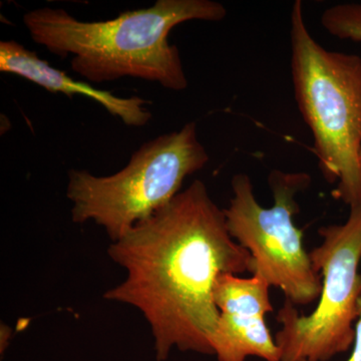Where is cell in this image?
Returning <instances> with one entry per match:
<instances>
[{
    "label": "cell",
    "mask_w": 361,
    "mask_h": 361,
    "mask_svg": "<svg viewBox=\"0 0 361 361\" xmlns=\"http://www.w3.org/2000/svg\"><path fill=\"white\" fill-rule=\"evenodd\" d=\"M108 253L128 275L104 297L141 311L159 361L173 348L213 355L211 338L220 315L216 280L224 273L255 271L250 252L232 238L224 209L201 180L113 242Z\"/></svg>",
    "instance_id": "cell-1"
},
{
    "label": "cell",
    "mask_w": 361,
    "mask_h": 361,
    "mask_svg": "<svg viewBox=\"0 0 361 361\" xmlns=\"http://www.w3.org/2000/svg\"><path fill=\"white\" fill-rule=\"evenodd\" d=\"M227 9L213 0H158L148 8L123 11L113 20L84 21L63 8L27 11L23 23L35 44L66 59L94 84L135 78L165 89H187L188 80L169 35L187 21H222Z\"/></svg>",
    "instance_id": "cell-2"
},
{
    "label": "cell",
    "mask_w": 361,
    "mask_h": 361,
    "mask_svg": "<svg viewBox=\"0 0 361 361\" xmlns=\"http://www.w3.org/2000/svg\"><path fill=\"white\" fill-rule=\"evenodd\" d=\"M291 75L294 96L314 139L319 168L334 197L361 204V58L330 51L308 32L302 2L291 11Z\"/></svg>",
    "instance_id": "cell-3"
},
{
    "label": "cell",
    "mask_w": 361,
    "mask_h": 361,
    "mask_svg": "<svg viewBox=\"0 0 361 361\" xmlns=\"http://www.w3.org/2000/svg\"><path fill=\"white\" fill-rule=\"evenodd\" d=\"M209 160L196 123H188L144 142L115 174L99 177L89 171L71 170L66 197L73 204L71 219L78 224L94 221L111 241H118L167 206L185 179Z\"/></svg>",
    "instance_id": "cell-4"
},
{
    "label": "cell",
    "mask_w": 361,
    "mask_h": 361,
    "mask_svg": "<svg viewBox=\"0 0 361 361\" xmlns=\"http://www.w3.org/2000/svg\"><path fill=\"white\" fill-rule=\"evenodd\" d=\"M322 244L310 252L322 286L317 307L300 314L285 299L274 338L280 361H329L353 345L361 299V204L351 206L341 225L322 227Z\"/></svg>",
    "instance_id": "cell-5"
},
{
    "label": "cell",
    "mask_w": 361,
    "mask_h": 361,
    "mask_svg": "<svg viewBox=\"0 0 361 361\" xmlns=\"http://www.w3.org/2000/svg\"><path fill=\"white\" fill-rule=\"evenodd\" d=\"M311 183L306 173L274 170L268 177L274 204L258 203L248 175L232 178L233 197L224 209L230 235L250 252L255 271L270 286L281 289L294 305H308L319 298L322 281L303 244V231L296 227L297 196Z\"/></svg>",
    "instance_id": "cell-6"
},
{
    "label": "cell",
    "mask_w": 361,
    "mask_h": 361,
    "mask_svg": "<svg viewBox=\"0 0 361 361\" xmlns=\"http://www.w3.org/2000/svg\"><path fill=\"white\" fill-rule=\"evenodd\" d=\"M270 287L257 272L250 278L231 273L217 278L214 301L220 315L211 348L218 360L245 361L256 356L266 361H280L279 348L265 322V315L274 310Z\"/></svg>",
    "instance_id": "cell-7"
},
{
    "label": "cell",
    "mask_w": 361,
    "mask_h": 361,
    "mask_svg": "<svg viewBox=\"0 0 361 361\" xmlns=\"http://www.w3.org/2000/svg\"><path fill=\"white\" fill-rule=\"evenodd\" d=\"M0 71L25 78L51 94L92 99L126 126L141 128L152 120L148 99L134 96H116L109 90L97 89L82 80H73L16 40L0 42Z\"/></svg>",
    "instance_id": "cell-8"
},
{
    "label": "cell",
    "mask_w": 361,
    "mask_h": 361,
    "mask_svg": "<svg viewBox=\"0 0 361 361\" xmlns=\"http://www.w3.org/2000/svg\"><path fill=\"white\" fill-rule=\"evenodd\" d=\"M323 27L341 39L361 42V4H337L323 13Z\"/></svg>",
    "instance_id": "cell-9"
},
{
    "label": "cell",
    "mask_w": 361,
    "mask_h": 361,
    "mask_svg": "<svg viewBox=\"0 0 361 361\" xmlns=\"http://www.w3.org/2000/svg\"><path fill=\"white\" fill-rule=\"evenodd\" d=\"M346 361H361V299L358 304V317L355 323V338L353 351Z\"/></svg>",
    "instance_id": "cell-10"
}]
</instances>
